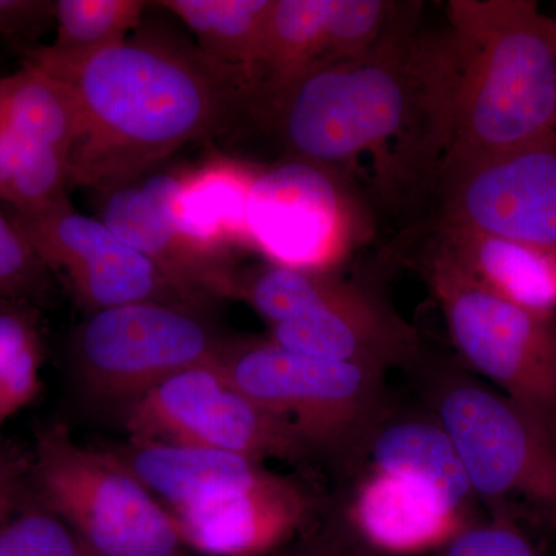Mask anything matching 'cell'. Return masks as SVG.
<instances>
[{
  "label": "cell",
  "instance_id": "obj_33",
  "mask_svg": "<svg viewBox=\"0 0 556 556\" xmlns=\"http://www.w3.org/2000/svg\"><path fill=\"white\" fill-rule=\"evenodd\" d=\"M295 556H346L345 552L340 551L338 547L329 546V544H321V546H309L299 551Z\"/></svg>",
  "mask_w": 556,
  "mask_h": 556
},
{
  "label": "cell",
  "instance_id": "obj_9",
  "mask_svg": "<svg viewBox=\"0 0 556 556\" xmlns=\"http://www.w3.org/2000/svg\"><path fill=\"white\" fill-rule=\"evenodd\" d=\"M350 504L358 540L379 554L441 551L471 518L475 495L466 471L438 457L402 450H367Z\"/></svg>",
  "mask_w": 556,
  "mask_h": 556
},
{
  "label": "cell",
  "instance_id": "obj_5",
  "mask_svg": "<svg viewBox=\"0 0 556 556\" xmlns=\"http://www.w3.org/2000/svg\"><path fill=\"white\" fill-rule=\"evenodd\" d=\"M218 365L294 428L314 457L354 455L388 415L382 372L294 353L270 339L228 340Z\"/></svg>",
  "mask_w": 556,
  "mask_h": 556
},
{
  "label": "cell",
  "instance_id": "obj_10",
  "mask_svg": "<svg viewBox=\"0 0 556 556\" xmlns=\"http://www.w3.org/2000/svg\"><path fill=\"white\" fill-rule=\"evenodd\" d=\"M129 439L239 453L266 463L316 459L294 428L244 394L218 361L185 369L138 399L124 415Z\"/></svg>",
  "mask_w": 556,
  "mask_h": 556
},
{
  "label": "cell",
  "instance_id": "obj_19",
  "mask_svg": "<svg viewBox=\"0 0 556 556\" xmlns=\"http://www.w3.org/2000/svg\"><path fill=\"white\" fill-rule=\"evenodd\" d=\"M167 510L268 481L262 460L192 445L129 439L110 448Z\"/></svg>",
  "mask_w": 556,
  "mask_h": 556
},
{
  "label": "cell",
  "instance_id": "obj_24",
  "mask_svg": "<svg viewBox=\"0 0 556 556\" xmlns=\"http://www.w3.org/2000/svg\"><path fill=\"white\" fill-rule=\"evenodd\" d=\"M345 281L336 273L287 268L269 263L237 269L230 299L247 303L273 327L324 302Z\"/></svg>",
  "mask_w": 556,
  "mask_h": 556
},
{
  "label": "cell",
  "instance_id": "obj_27",
  "mask_svg": "<svg viewBox=\"0 0 556 556\" xmlns=\"http://www.w3.org/2000/svg\"><path fill=\"white\" fill-rule=\"evenodd\" d=\"M0 556H91L67 522L30 485L0 515Z\"/></svg>",
  "mask_w": 556,
  "mask_h": 556
},
{
  "label": "cell",
  "instance_id": "obj_21",
  "mask_svg": "<svg viewBox=\"0 0 556 556\" xmlns=\"http://www.w3.org/2000/svg\"><path fill=\"white\" fill-rule=\"evenodd\" d=\"M0 123L67 159L83 129L78 100L67 84L25 62L20 72L0 78Z\"/></svg>",
  "mask_w": 556,
  "mask_h": 556
},
{
  "label": "cell",
  "instance_id": "obj_26",
  "mask_svg": "<svg viewBox=\"0 0 556 556\" xmlns=\"http://www.w3.org/2000/svg\"><path fill=\"white\" fill-rule=\"evenodd\" d=\"M150 3L144 0H54L56 38L49 49L87 56L129 38Z\"/></svg>",
  "mask_w": 556,
  "mask_h": 556
},
{
  "label": "cell",
  "instance_id": "obj_16",
  "mask_svg": "<svg viewBox=\"0 0 556 556\" xmlns=\"http://www.w3.org/2000/svg\"><path fill=\"white\" fill-rule=\"evenodd\" d=\"M258 174L239 161L215 160L199 169L159 175L142 188L172 228L230 255V249L251 248L249 204Z\"/></svg>",
  "mask_w": 556,
  "mask_h": 556
},
{
  "label": "cell",
  "instance_id": "obj_30",
  "mask_svg": "<svg viewBox=\"0 0 556 556\" xmlns=\"http://www.w3.org/2000/svg\"><path fill=\"white\" fill-rule=\"evenodd\" d=\"M438 556H540L535 547L506 519L473 521L448 541Z\"/></svg>",
  "mask_w": 556,
  "mask_h": 556
},
{
  "label": "cell",
  "instance_id": "obj_11",
  "mask_svg": "<svg viewBox=\"0 0 556 556\" xmlns=\"http://www.w3.org/2000/svg\"><path fill=\"white\" fill-rule=\"evenodd\" d=\"M10 218L47 268L67 278L90 313L142 302L211 305L172 283L101 218L80 214L67 199L36 211L13 208Z\"/></svg>",
  "mask_w": 556,
  "mask_h": 556
},
{
  "label": "cell",
  "instance_id": "obj_23",
  "mask_svg": "<svg viewBox=\"0 0 556 556\" xmlns=\"http://www.w3.org/2000/svg\"><path fill=\"white\" fill-rule=\"evenodd\" d=\"M67 156L0 123V199L20 211L67 199Z\"/></svg>",
  "mask_w": 556,
  "mask_h": 556
},
{
  "label": "cell",
  "instance_id": "obj_1",
  "mask_svg": "<svg viewBox=\"0 0 556 556\" xmlns=\"http://www.w3.org/2000/svg\"><path fill=\"white\" fill-rule=\"evenodd\" d=\"M22 54L78 100L83 129L68 153L70 189L131 185L189 142L223 134L241 113L254 115L243 76L164 33L141 30L87 56L47 46Z\"/></svg>",
  "mask_w": 556,
  "mask_h": 556
},
{
  "label": "cell",
  "instance_id": "obj_34",
  "mask_svg": "<svg viewBox=\"0 0 556 556\" xmlns=\"http://www.w3.org/2000/svg\"><path fill=\"white\" fill-rule=\"evenodd\" d=\"M25 489H27V486H25ZM24 490H22V492H24ZM22 492L17 493V495L9 497V500L0 501V515H2L3 511L7 510V508L13 506L14 501H16L17 497H20L22 495Z\"/></svg>",
  "mask_w": 556,
  "mask_h": 556
},
{
  "label": "cell",
  "instance_id": "obj_4",
  "mask_svg": "<svg viewBox=\"0 0 556 556\" xmlns=\"http://www.w3.org/2000/svg\"><path fill=\"white\" fill-rule=\"evenodd\" d=\"M28 485L91 556H195L169 510L118 456L83 447L62 424L39 431Z\"/></svg>",
  "mask_w": 556,
  "mask_h": 556
},
{
  "label": "cell",
  "instance_id": "obj_20",
  "mask_svg": "<svg viewBox=\"0 0 556 556\" xmlns=\"http://www.w3.org/2000/svg\"><path fill=\"white\" fill-rule=\"evenodd\" d=\"M274 0H163L185 22L208 60L247 79L257 94L260 61Z\"/></svg>",
  "mask_w": 556,
  "mask_h": 556
},
{
  "label": "cell",
  "instance_id": "obj_32",
  "mask_svg": "<svg viewBox=\"0 0 556 556\" xmlns=\"http://www.w3.org/2000/svg\"><path fill=\"white\" fill-rule=\"evenodd\" d=\"M31 455L0 437V501L17 495L28 484Z\"/></svg>",
  "mask_w": 556,
  "mask_h": 556
},
{
  "label": "cell",
  "instance_id": "obj_7",
  "mask_svg": "<svg viewBox=\"0 0 556 556\" xmlns=\"http://www.w3.org/2000/svg\"><path fill=\"white\" fill-rule=\"evenodd\" d=\"M426 277L464 362L556 434V325L479 287L430 249Z\"/></svg>",
  "mask_w": 556,
  "mask_h": 556
},
{
  "label": "cell",
  "instance_id": "obj_15",
  "mask_svg": "<svg viewBox=\"0 0 556 556\" xmlns=\"http://www.w3.org/2000/svg\"><path fill=\"white\" fill-rule=\"evenodd\" d=\"M308 490L274 473L262 484L172 508L182 543L195 556H270L313 515Z\"/></svg>",
  "mask_w": 556,
  "mask_h": 556
},
{
  "label": "cell",
  "instance_id": "obj_14",
  "mask_svg": "<svg viewBox=\"0 0 556 556\" xmlns=\"http://www.w3.org/2000/svg\"><path fill=\"white\" fill-rule=\"evenodd\" d=\"M269 339L294 353L382 375L419 354L416 329L371 291L348 280L313 308L273 325Z\"/></svg>",
  "mask_w": 556,
  "mask_h": 556
},
{
  "label": "cell",
  "instance_id": "obj_25",
  "mask_svg": "<svg viewBox=\"0 0 556 556\" xmlns=\"http://www.w3.org/2000/svg\"><path fill=\"white\" fill-rule=\"evenodd\" d=\"M43 340L30 303L0 302V428L39 396Z\"/></svg>",
  "mask_w": 556,
  "mask_h": 556
},
{
  "label": "cell",
  "instance_id": "obj_18",
  "mask_svg": "<svg viewBox=\"0 0 556 556\" xmlns=\"http://www.w3.org/2000/svg\"><path fill=\"white\" fill-rule=\"evenodd\" d=\"M431 249L479 287L519 308L556 309V251L439 222Z\"/></svg>",
  "mask_w": 556,
  "mask_h": 556
},
{
  "label": "cell",
  "instance_id": "obj_28",
  "mask_svg": "<svg viewBox=\"0 0 556 556\" xmlns=\"http://www.w3.org/2000/svg\"><path fill=\"white\" fill-rule=\"evenodd\" d=\"M405 7L382 0H329L321 62L364 56L386 38Z\"/></svg>",
  "mask_w": 556,
  "mask_h": 556
},
{
  "label": "cell",
  "instance_id": "obj_8",
  "mask_svg": "<svg viewBox=\"0 0 556 556\" xmlns=\"http://www.w3.org/2000/svg\"><path fill=\"white\" fill-rule=\"evenodd\" d=\"M226 343L207 309L142 302L91 313L73 362L91 397L127 409L172 376L218 361Z\"/></svg>",
  "mask_w": 556,
  "mask_h": 556
},
{
  "label": "cell",
  "instance_id": "obj_6",
  "mask_svg": "<svg viewBox=\"0 0 556 556\" xmlns=\"http://www.w3.org/2000/svg\"><path fill=\"white\" fill-rule=\"evenodd\" d=\"M477 500L496 510L526 504L556 526V434L514 401L456 372L430 388Z\"/></svg>",
  "mask_w": 556,
  "mask_h": 556
},
{
  "label": "cell",
  "instance_id": "obj_2",
  "mask_svg": "<svg viewBox=\"0 0 556 556\" xmlns=\"http://www.w3.org/2000/svg\"><path fill=\"white\" fill-rule=\"evenodd\" d=\"M402 13L364 56L320 62L258 102L288 160L321 169L379 153L393 141L413 169L439 174L447 152L453 62L448 36L416 31Z\"/></svg>",
  "mask_w": 556,
  "mask_h": 556
},
{
  "label": "cell",
  "instance_id": "obj_13",
  "mask_svg": "<svg viewBox=\"0 0 556 556\" xmlns=\"http://www.w3.org/2000/svg\"><path fill=\"white\" fill-rule=\"evenodd\" d=\"M346 217L328 169L288 160L260 169L249 204L251 248L273 265L334 273L346 252Z\"/></svg>",
  "mask_w": 556,
  "mask_h": 556
},
{
  "label": "cell",
  "instance_id": "obj_12",
  "mask_svg": "<svg viewBox=\"0 0 556 556\" xmlns=\"http://www.w3.org/2000/svg\"><path fill=\"white\" fill-rule=\"evenodd\" d=\"M439 222L556 251V131L442 167Z\"/></svg>",
  "mask_w": 556,
  "mask_h": 556
},
{
  "label": "cell",
  "instance_id": "obj_17",
  "mask_svg": "<svg viewBox=\"0 0 556 556\" xmlns=\"http://www.w3.org/2000/svg\"><path fill=\"white\" fill-rule=\"evenodd\" d=\"M102 222L137 249L182 291L211 303L230 299L237 269L232 257L212 251L172 228L142 186H121L105 192Z\"/></svg>",
  "mask_w": 556,
  "mask_h": 556
},
{
  "label": "cell",
  "instance_id": "obj_3",
  "mask_svg": "<svg viewBox=\"0 0 556 556\" xmlns=\"http://www.w3.org/2000/svg\"><path fill=\"white\" fill-rule=\"evenodd\" d=\"M447 14L453 87L441 169L554 134L556 17L533 0H452Z\"/></svg>",
  "mask_w": 556,
  "mask_h": 556
},
{
  "label": "cell",
  "instance_id": "obj_29",
  "mask_svg": "<svg viewBox=\"0 0 556 556\" xmlns=\"http://www.w3.org/2000/svg\"><path fill=\"white\" fill-rule=\"evenodd\" d=\"M51 270L17 229L0 214V302L35 303L51 289Z\"/></svg>",
  "mask_w": 556,
  "mask_h": 556
},
{
  "label": "cell",
  "instance_id": "obj_31",
  "mask_svg": "<svg viewBox=\"0 0 556 556\" xmlns=\"http://www.w3.org/2000/svg\"><path fill=\"white\" fill-rule=\"evenodd\" d=\"M54 22L53 0H0V39L33 42Z\"/></svg>",
  "mask_w": 556,
  "mask_h": 556
},
{
  "label": "cell",
  "instance_id": "obj_22",
  "mask_svg": "<svg viewBox=\"0 0 556 556\" xmlns=\"http://www.w3.org/2000/svg\"><path fill=\"white\" fill-rule=\"evenodd\" d=\"M329 0H274L262 61L255 108L324 60Z\"/></svg>",
  "mask_w": 556,
  "mask_h": 556
}]
</instances>
